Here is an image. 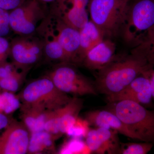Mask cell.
Here are the masks:
<instances>
[{
    "label": "cell",
    "instance_id": "6da1fadb",
    "mask_svg": "<svg viewBox=\"0 0 154 154\" xmlns=\"http://www.w3.org/2000/svg\"><path fill=\"white\" fill-rule=\"evenodd\" d=\"M153 68L143 50L136 46L128 54H117L110 63L97 71L94 82L96 91L106 96L116 94Z\"/></svg>",
    "mask_w": 154,
    "mask_h": 154
},
{
    "label": "cell",
    "instance_id": "7a4b0ae2",
    "mask_svg": "<svg viewBox=\"0 0 154 154\" xmlns=\"http://www.w3.org/2000/svg\"><path fill=\"white\" fill-rule=\"evenodd\" d=\"M131 0H89L90 20L102 31L105 38L119 36Z\"/></svg>",
    "mask_w": 154,
    "mask_h": 154
},
{
    "label": "cell",
    "instance_id": "3957f363",
    "mask_svg": "<svg viewBox=\"0 0 154 154\" xmlns=\"http://www.w3.org/2000/svg\"><path fill=\"white\" fill-rule=\"evenodd\" d=\"M107 110L112 111L139 140L154 142V110H148L143 105L133 101L110 103Z\"/></svg>",
    "mask_w": 154,
    "mask_h": 154
},
{
    "label": "cell",
    "instance_id": "277c9868",
    "mask_svg": "<svg viewBox=\"0 0 154 154\" xmlns=\"http://www.w3.org/2000/svg\"><path fill=\"white\" fill-rule=\"evenodd\" d=\"M154 25V0H131L119 36L131 48L136 47Z\"/></svg>",
    "mask_w": 154,
    "mask_h": 154
},
{
    "label": "cell",
    "instance_id": "5b68a950",
    "mask_svg": "<svg viewBox=\"0 0 154 154\" xmlns=\"http://www.w3.org/2000/svg\"><path fill=\"white\" fill-rule=\"evenodd\" d=\"M22 105L40 106L48 110L63 107L72 99L46 75L28 83L18 95Z\"/></svg>",
    "mask_w": 154,
    "mask_h": 154
},
{
    "label": "cell",
    "instance_id": "8992f818",
    "mask_svg": "<svg viewBox=\"0 0 154 154\" xmlns=\"http://www.w3.org/2000/svg\"><path fill=\"white\" fill-rule=\"evenodd\" d=\"M60 91L75 96L97 95L95 82L79 71L73 64L62 63L47 75Z\"/></svg>",
    "mask_w": 154,
    "mask_h": 154
},
{
    "label": "cell",
    "instance_id": "52a82bcc",
    "mask_svg": "<svg viewBox=\"0 0 154 154\" xmlns=\"http://www.w3.org/2000/svg\"><path fill=\"white\" fill-rule=\"evenodd\" d=\"M34 35L19 36L10 42L9 57L19 69H31L44 55L43 42L39 36Z\"/></svg>",
    "mask_w": 154,
    "mask_h": 154
},
{
    "label": "cell",
    "instance_id": "ba28073f",
    "mask_svg": "<svg viewBox=\"0 0 154 154\" xmlns=\"http://www.w3.org/2000/svg\"><path fill=\"white\" fill-rule=\"evenodd\" d=\"M47 15L36 0L25 2L21 6L9 11L11 30L19 36L34 34Z\"/></svg>",
    "mask_w": 154,
    "mask_h": 154
},
{
    "label": "cell",
    "instance_id": "9c48e42d",
    "mask_svg": "<svg viewBox=\"0 0 154 154\" xmlns=\"http://www.w3.org/2000/svg\"><path fill=\"white\" fill-rule=\"evenodd\" d=\"M30 132L22 122L13 119L0 135V154H25Z\"/></svg>",
    "mask_w": 154,
    "mask_h": 154
},
{
    "label": "cell",
    "instance_id": "30bf717a",
    "mask_svg": "<svg viewBox=\"0 0 154 154\" xmlns=\"http://www.w3.org/2000/svg\"><path fill=\"white\" fill-rule=\"evenodd\" d=\"M89 0H60L55 3L51 14L79 30L89 20Z\"/></svg>",
    "mask_w": 154,
    "mask_h": 154
},
{
    "label": "cell",
    "instance_id": "8fae6325",
    "mask_svg": "<svg viewBox=\"0 0 154 154\" xmlns=\"http://www.w3.org/2000/svg\"><path fill=\"white\" fill-rule=\"evenodd\" d=\"M48 15L56 36L65 54L67 63H77L80 47L79 30L68 25L52 14Z\"/></svg>",
    "mask_w": 154,
    "mask_h": 154
},
{
    "label": "cell",
    "instance_id": "7c38bea8",
    "mask_svg": "<svg viewBox=\"0 0 154 154\" xmlns=\"http://www.w3.org/2000/svg\"><path fill=\"white\" fill-rule=\"evenodd\" d=\"M107 99L110 103L127 100L143 106L151 105L153 99L148 78L143 73L120 92L107 96Z\"/></svg>",
    "mask_w": 154,
    "mask_h": 154
},
{
    "label": "cell",
    "instance_id": "4fadbf2b",
    "mask_svg": "<svg viewBox=\"0 0 154 154\" xmlns=\"http://www.w3.org/2000/svg\"><path fill=\"white\" fill-rule=\"evenodd\" d=\"M43 42L44 55L48 60L67 63L65 54L56 36L48 15L38 25L36 32Z\"/></svg>",
    "mask_w": 154,
    "mask_h": 154
},
{
    "label": "cell",
    "instance_id": "5bb4252c",
    "mask_svg": "<svg viewBox=\"0 0 154 154\" xmlns=\"http://www.w3.org/2000/svg\"><path fill=\"white\" fill-rule=\"evenodd\" d=\"M116 45L113 39L104 38L101 42L90 50L82 63L89 69H101L114 59Z\"/></svg>",
    "mask_w": 154,
    "mask_h": 154
},
{
    "label": "cell",
    "instance_id": "9a60e30c",
    "mask_svg": "<svg viewBox=\"0 0 154 154\" xmlns=\"http://www.w3.org/2000/svg\"><path fill=\"white\" fill-rule=\"evenodd\" d=\"M85 116L90 125L113 130L127 137L139 140L137 136L130 130L112 111L108 110H92L87 112Z\"/></svg>",
    "mask_w": 154,
    "mask_h": 154
},
{
    "label": "cell",
    "instance_id": "2e32d148",
    "mask_svg": "<svg viewBox=\"0 0 154 154\" xmlns=\"http://www.w3.org/2000/svg\"><path fill=\"white\" fill-rule=\"evenodd\" d=\"M79 32L80 47L77 63H82L88 51L105 38L101 30L90 19Z\"/></svg>",
    "mask_w": 154,
    "mask_h": 154
},
{
    "label": "cell",
    "instance_id": "e0dca14e",
    "mask_svg": "<svg viewBox=\"0 0 154 154\" xmlns=\"http://www.w3.org/2000/svg\"><path fill=\"white\" fill-rule=\"evenodd\" d=\"M21 119L30 133L44 130V125L50 112L43 107L21 104Z\"/></svg>",
    "mask_w": 154,
    "mask_h": 154
},
{
    "label": "cell",
    "instance_id": "ac0fdd59",
    "mask_svg": "<svg viewBox=\"0 0 154 154\" xmlns=\"http://www.w3.org/2000/svg\"><path fill=\"white\" fill-rule=\"evenodd\" d=\"M57 139L45 130L30 133L27 154L56 153L54 142Z\"/></svg>",
    "mask_w": 154,
    "mask_h": 154
},
{
    "label": "cell",
    "instance_id": "d6986e66",
    "mask_svg": "<svg viewBox=\"0 0 154 154\" xmlns=\"http://www.w3.org/2000/svg\"><path fill=\"white\" fill-rule=\"evenodd\" d=\"M83 107L82 99L74 97L60 109V130L62 134H65L67 130L74 124Z\"/></svg>",
    "mask_w": 154,
    "mask_h": 154
},
{
    "label": "cell",
    "instance_id": "ffe728a7",
    "mask_svg": "<svg viewBox=\"0 0 154 154\" xmlns=\"http://www.w3.org/2000/svg\"><path fill=\"white\" fill-rule=\"evenodd\" d=\"M96 129L106 153L119 154L121 143L118 132L103 128H96Z\"/></svg>",
    "mask_w": 154,
    "mask_h": 154
},
{
    "label": "cell",
    "instance_id": "44dd1931",
    "mask_svg": "<svg viewBox=\"0 0 154 154\" xmlns=\"http://www.w3.org/2000/svg\"><path fill=\"white\" fill-rule=\"evenodd\" d=\"M30 69H18L8 76L1 79L0 88L3 91L15 94L24 83Z\"/></svg>",
    "mask_w": 154,
    "mask_h": 154
},
{
    "label": "cell",
    "instance_id": "7402d4cb",
    "mask_svg": "<svg viewBox=\"0 0 154 154\" xmlns=\"http://www.w3.org/2000/svg\"><path fill=\"white\" fill-rule=\"evenodd\" d=\"M18 95L3 91L0 94V112L9 115L21 107Z\"/></svg>",
    "mask_w": 154,
    "mask_h": 154
},
{
    "label": "cell",
    "instance_id": "603a6c76",
    "mask_svg": "<svg viewBox=\"0 0 154 154\" xmlns=\"http://www.w3.org/2000/svg\"><path fill=\"white\" fill-rule=\"evenodd\" d=\"M79 138L72 137L64 143L60 148L59 154H90L91 152L86 143Z\"/></svg>",
    "mask_w": 154,
    "mask_h": 154
},
{
    "label": "cell",
    "instance_id": "cb8c5ba5",
    "mask_svg": "<svg viewBox=\"0 0 154 154\" xmlns=\"http://www.w3.org/2000/svg\"><path fill=\"white\" fill-rule=\"evenodd\" d=\"M153 144L152 143L143 142L140 143H121L119 154H146L150 151Z\"/></svg>",
    "mask_w": 154,
    "mask_h": 154
},
{
    "label": "cell",
    "instance_id": "d4e9b609",
    "mask_svg": "<svg viewBox=\"0 0 154 154\" xmlns=\"http://www.w3.org/2000/svg\"><path fill=\"white\" fill-rule=\"evenodd\" d=\"M137 46L143 50L150 63L154 67V25L146 32Z\"/></svg>",
    "mask_w": 154,
    "mask_h": 154
},
{
    "label": "cell",
    "instance_id": "484cf974",
    "mask_svg": "<svg viewBox=\"0 0 154 154\" xmlns=\"http://www.w3.org/2000/svg\"><path fill=\"white\" fill-rule=\"evenodd\" d=\"M60 108L52 110L50 112L44 125V130L57 139L63 135L60 130Z\"/></svg>",
    "mask_w": 154,
    "mask_h": 154
},
{
    "label": "cell",
    "instance_id": "4316f807",
    "mask_svg": "<svg viewBox=\"0 0 154 154\" xmlns=\"http://www.w3.org/2000/svg\"><path fill=\"white\" fill-rule=\"evenodd\" d=\"M90 125L85 119L79 117L74 124L67 130L66 134L72 137H85L90 129Z\"/></svg>",
    "mask_w": 154,
    "mask_h": 154
},
{
    "label": "cell",
    "instance_id": "83f0119b",
    "mask_svg": "<svg viewBox=\"0 0 154 154\" xmlns=\"http://www.w3.org/2000/svg\"><path fill=\"white\" fill-rule=\"evenodd\" d=\"M85 138L86 145L92 152L99 154L106 153L96 128H90Z\"/></svg>",
    "mask_w": 154,
    "mask_h": 154
},
{
    "label": "cell",
    "instance_id": "f1b7e54d",
    "mask_svg": "<svg viewBox=\"0 0 154 154\" xmlns=\"http://www.w3.org/2000/svg\"><path fill=\"white\" fill-rule=\"evenodd\" d=\"M9 22V11L0 8V36H6L11 30Z\"/></svg>",
    "mask_w": 154,
    "mask_h": 154
},
{
    "label": "cell",
    "instance_id": "f546056e",
    "mask_svg": "<svg viewBox=\"0 0 154 154\" xmlns=\"http://www.w3.org/2000/svg\"><path fill=\"white\" fill-rule=\"evenodd\" d=\"M10 43L5 36H0V65L7 62L10 56Z\"/></svg>",
    "mask_w": 154,
    "mask_h": 154
},
{
    "label": "cell",
    "instance_id": "4dcf8cb0",
    "mask_svg": "<svg viewBox=\"0 0 154 154\" xmlns=\"http://www.w3.org/2000/svg\"><path fill=\"white\" fill-rule=\"evenodd\" d=\"M26 0H0V8L10 11L21 6Z\"/></svg>",
    "mask_w": 154,
    "mask_h": 154
},
{
    "label": "cell",
    "instance_id": "1f68e13d",
    "mask_svg": "<svg viewBox=\"0 0 154 154\" xmlns=\"http://www.w3.org/2000/svg\"><path fill=\"white\" fill-rule=\"evenodd\" d=\"M19 69L8 61L0 65V79L8 76Z\"/></svg>",
    "mask_w": 154,
    "mask_h": 154
},
{
    "label": "cell",
    "instance_id": "d6a6232c",
    "mask_svg": "<svg viewBox=\"0 0 154 154\" xmlns=\"http://www.w3.org/2000/svg\"><path fill=\"white\" fill-rule=\"evenodd\" d=\"M13 119L9 115L0 112V131L5 129Z\"/></svg>",
    "mask_w": 154,
    "mask_h": 154
},
{
    "label": "cell",
    "instance_id": "836d02e7",
    "mask_svg": "<svg viewBox=\"0 0 154 154\" xmlns=\"http://www.w3.org/2000/svg\"><path fill=\"white\" fill-rule=\"evenodd\" d=\"M144 73L148 78L149 81L152 97L154 102V68L149 69Z\"/></svg>",
    "mask_w": 154,
    "mask_h": 154
},
{
    "label": "cell",
    "instance_id": "e575fe53",
    "mask_svg": "<svg viewBox=\"0 0 154 154\" xmlns=\"http://www.w3.org/2000/svg\"><path fill=\"white\" fill-rule=\"evenodd\" d=\"M41 4H50V3H54L57 0H36Z\"/></svg>",
    "mask_w": 154,
    "mask_h": 154
}]
</instances>
